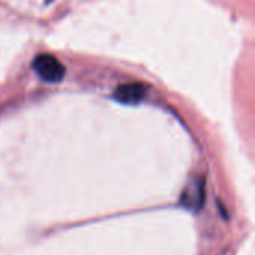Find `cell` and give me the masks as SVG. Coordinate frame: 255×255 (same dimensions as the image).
<instances>
[{
  "instance_id": "1",
  "label": "cell",
  "mask_w": 255,
  "mask_h": 255,
  "mask_svg": "<svg viewBox=\"0 0 255 255\" xmlns=\"http://www.w3.org/2000/svg\"><path fill=\"white\" fill-rule=\"evenodd\" d=\"M35 72L47 83H59L65 77V66L51 54H39L33 59Z\"/></svg>"
},
{
  "instance_id": "2",
  "label": "cell",
  "mask_w": 255,
  "mask_h": 255,
  "mask_svg": "<svg viewBox=\"0 0 255 255\" xmlns=\"http://www.w3.org/2000/svg\"><path fill=\"white\" fill-rule=\"evenodd\" d=\"M147 95V86L143 83H128V84H122L119 86L114 93L113 98L125 105H137L140 104Z\"/></svg>"
},
{
  "instance_id": "3",
  "label": "cell",
  "mask_w": 255,
  "mask_h": 255,
  "mask_svg": "<svg viewBox=\"0 0 255 255\" xmlns=\"http://www.w3.org/2000/svg\"><path fill=\"white\" fill-rule=\"evenodd\" d=\"M204 198H206V188H204V180L198 179L195 182H192L182 194L180 197V203L194 212H198L203 204H204Z\"/></svg>"
}]
</instances>
